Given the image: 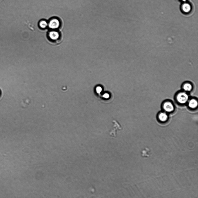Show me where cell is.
<instances>
[{"instance_id": "6da1fadb", "label": "cell", "mask_w": 198, "mask_h": 198, "mask_svg": "<svg viewBox=\"0 0 198 198\" xmlns=\"http://www.w3.org/2000/svg\"><path fill=\"white\" fill-rule=\"evenodd\" d=\"M188 96L185 92H180L177 94L176 99L177 102L181 104L186 103L188 101Z\"/></svg>"}, {"instance_id": "7a4b0ae2", "label": "cell", "mask_w": 198, "mask_h": 198, "mask_svg": "<svg viewBox=\"0 0 198 198\" xmlns=\"http://www.w3.org/2000/svg\"><path fill=\"white\" fill-rule=\"evenodd\" d=\"M60 24V21L58 19L56 18H53L49 21L48 25L49 27L52 29H55L58 28Z\"/></svg>"}, {"instance_id": "3957f363", "label": "cell", "mask_w": 198, "mask_h": 198, "mask_svg": "<svg viewBox=\"0 0 198 198\" xmlns=\"http://www.w3.org/2000/svg\"><path fill=\"white\" fill-rule=\"evenodd\" d=\"M181 12L184 14H188L191 11L192 7L191 5L188 2H184L181 6Z\"/></svg>"}, {"instance_id": "277c9868", "label": "cell", "mask_w": 198, "mask_h": 198, "mask_svg": "<svg viewBox=\"0 0 198 198\" xmlns=\"http://www.w3.org/2000/svg\"><path fill=\"white\" fill-rule=\"evenodd\" d=\"M163 108L165 111L167 112H172L174 109L173 105L171 102L169 101H166L164 103Z\"/></svg>"}, {"instance_id": "5b68a950", "label": "cell", "mask_w": 198, "mask_h": 198, "mask_svg": "<svg viewBox=\"0 0 198 198\" xmlns=\"http://www.w3.org/2000/svg\"><path fill=\"white\" fill-rule=\"evenodd\" d=\"M50 38L52 40L57 39L59 37V33L56 31H52L50 32L49 34Z\"/></svg>"}, {"instance_id": "8992f818", "label": "cell", "mask_w": 198, "mask_h": 198, "mask_svg": "<svg viewBox=\"0 0 198 198\" xmlns=\"http://www.w3.org/2000/svg\"><path fill=\"white\" fill-rule=\"evenodd\" d=\"M158 117L160 121L162 122H164L167 120L168 116L166 113L162 112L159 114Z\"/></svg>"}, {"instance_id": "52a82bcc", "label": "cell", "mask_w": 198, "mask_h": 198, "mask_svg": "<svg viewBox=\"0 0 198 198\" xmlns=\"http://www.w3.org/2000/svg\"><path fill=\"white\" fill-rule=\"evenodd\" d=\"M198 105L197 101L194 99H191L188 103V106L189 107L192 108H196Z\"/></svg>"}, {"instance_id": "ba28073f", "label": "cell", "mask_w": 198, "mask_h": 198, "mask_svg": "<svg viewBox=\"0 0 198 198\" xmlns=\"http://www.w3.org/2000/svg\"><path fill=\"white\" fill-rule=\"evenodd\" d=\"M184 90L186 91H190L192 88V85L190 83H185L183 87Z\"/></svg>"}, {"instance_id": "9c48e42d", "label": "cell", "mask_w": 198, "mask_h": 198, "mask_svg": "<svg viewBox=\"0 0 198 198\" xmlns=\"http://www.w3.org/2000/svg\"><path fill=\"white\" fill-rule=\"evenodd\" d=\"M48 24L47 22L44 20L41 21L39 23L40 27L43 28H45L48 26Z\"/></svg>"}, {"instance_id": "30bf717a", "label": "cell", "mask_w": 198, "mask_h": 198, "mask_svg": "<svg viewBox=\"0 0 198 198\" xmlns=\"http://www.w3.org/2000/svg\"><path fill=\"white\" fill-rule=\"evenodd\" d=\"M102 90V88L100 86H98L96 88L97 92L98 93H100Z\"/></svg>"}, {"instance_id": "8fae6325", "label": "cell", "mask_w": 198, "mask_h": 198, "mask_svg": "<svg viewBox=\"0 0 198 198\" xmlns=\"http://www.w3.org/2000/svg\"><path fill=\"white\" fill-rule=\"evenodd\" d=\"M103 97L105 98H108L109 97V95L108 94L106 93L103 95Z\"/></svg>"}, {"instance_id": "7c38bea8", "label": "cell", "mask_w": 198, "mask_h": 198, "mask_svg": "<svg viewBox=\"0 0 198 198\" xmlns=\"http://www.w3.org/2000/svg\"><path fill=\"white\" fill-rule=\"evenodd\" d=\"M1 90H0V97L1 96Z\"/></svg>"}, {"instance_id": "4fadbf2b", "label": "cell", "mask_w": 198, "mask_h": 198, "mask_svg": "<svg viewBox=\"0 0 198 198\" xmlns=\"http://www.w3.org/2000/svg\"><path fill=\"white\" fill-rule=\"evenodd\" d=\"M181 0V1H184V2L186 1V0Z\"/></svg>"}]
</instances>
